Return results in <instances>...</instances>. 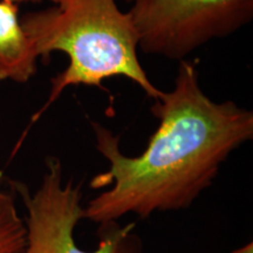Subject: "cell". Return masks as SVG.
I'll return each mask as SVG.
<instances>
[{"mask_svg": "<svg viewBox=\"0 0 253 253\" xmlns=\"http://www.w3.org/2000/svg\"><path fill=\"white\" fill-rule=\"evenodd\" d=\"M14 196L0 186V253H19L26 244V225Z\"/></svg>", "mask_w": 253, "mask_h": 253, "instance_id": "8992f818", "label": "cell"}, {"mask_svg": "<svg viewBox=\"0 0 253 253\" xmlns=\"http://www.w3.org/2000/svg\"><path fill=\"white\" fill-rule=\"evenodd\" d=\"M54 7L20 19L39 56L62 52L67 68L52 80L49 97L32 123L71 86L100 87L103 80L125 77L156 100L161 91L149 80L137 55L138 36L129 12L116 0H50Z\"/></svg>", "mask_w": 253, "mask_h": 253, "instance_id": "7a4b0ae2", "label": "cell"}, {"mask_svg": "<svg viewBox=\"0 0 253 253\" xmlns=\"http://www.w3.org/2000/svg\"><path fill=\"white\" fill-rule=\"evenodd\" d=\"M18 5L0 0V81L26 84L39 58L18 15Z\"/></svg>", "mask_w": 253, "mask_h": 253, "instance_id": "5b68a950", "label": "cell"}, {"mask_svg": "<svg viewBox=\"0 0 253 253\" xmlns=\"http://www.w3.org/2000/svg\"><path fill=\"white\" fill-rule=\"evenodd\" d=\"M26 209V244L19 253H141L134 224L120 226L118 221L100 225L99 246L84 251L75 242L74 231L84 219L82 184L63 179L61 161L46 160V171L33 192L24 183L8 181Z\"/></svg>", "mask_w": 253, "mask_h": 253, "instance_id": "3957f363", "label": "cell"}, {"mask_svg": "<svg viewBox=\"0 0 253 253\" xmlns=\"http://www.w3.org/2000/svg\"><path fill=\"white\" fill-rule=\"evenodd\" d=\"M231 253H253V244L252 242L248 243V244H245L243 248L240 249H237L235 251H232Z\"/></svg>", "mask_w": 253, "mask_h": 253, "instance_id": "52a82bcc", "label": "cell"}, {"mask_svg": "<svg viewBox=\"0 0 253 253\" xmlns=\"http://www.w3.org/2000/svg\"><path fill=\"white\" fill-rule=\"evenodd\" d=\"M154 101L150 110L160 125L140 156H126L119 136L91 122L96 149L109 169L90 186L110 188L90 199L84 219L104 225L126 214L148 218L184 210L212 185L227 157L253 138L251 110L211 100L191 61L181 60L175 86Z\"/></svg>", "mask_w": 253, "mask_h": 253, "instance_id": "6da1fadb", "label": "cell"}, {"mask_svg": "<svg viewBox=\"0 0 253 253\" xmlns=\"http://www.w3.org/2000/svg\"><path fill=\"white\" fill-rule=\"evenodd\" d=\"M144 53L171 60L229 37L253 18V0H126Z\"/></svg>", "mask_w": 253, "mask_h": 253, "instance_id": "277c9868", "label": "cell"}, {"mask_svg": "<svg viewBox=\"0 0 253 253\" xmlns=\"http://www.w3.org/2000/svg\"><path fill=\"white\" fill-rule=\"evenodd\" d=\"M1 1H8L12 2V4H20V2H39L40 0H1Z\"/></svg>", "mask_w": 253, "mask_h": 253, "instance_id": "ba28073f", "label": "cell"}]
</instances>
